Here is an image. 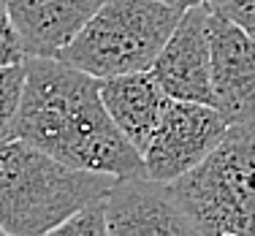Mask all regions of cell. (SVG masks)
<instances>
[{
  "label": "cell",
  "mask_w": 255,
  "mask_h": 236,
  "mask_svg": "<svg viewBox=\"0 0 255 236\" xmlns=\"http://www.w3.org/2000/svg\"><path fill=\"white\" fill-rule=\"evenodd\" d=\"M11 136L60 163L117 179L147 177L144 157L123 136L101 101V79L60 57L25 54V90Z\"/></svg>",
  "instance_id": "obj_1"
},
{
  "label": "cell",
  "mask_w": 255,
  "mask_h": 236,
  "mask_svg": "<svg viewBox=\"0 0 255 236\" xmlns=\"http://www.w3.org/2000/svg\"><path fill=\"white\" fill-rule=\"evenodd\" d=\"M163 3L174 5L177 11H185V8H190V5H204V3H209V0H163Z\"/></svg>",
  "instance_id": "obj_15"
},
{
  "label": "cell",
  "mask_w": 255,
  "mask_h": 236,
  "mask_svg": "<svg viewBox=\"0 0 255 236\" xmlns=\"http://www.w3.org/2000/svg\"><path fill=\"white\" fill-rule=\"evenodd\" d=\"M25 90V60L19 63H0V138L11 136L16 109Z\"/></svg>",
  "instance_id": "obj_11"
},
{
  "label": "cell",
  "mask_w": 255,
  "mask_h": 236,
  "mask_svg": "<svg viewBox=\"0 0 255 236\" xmlns=\"http://www.w3.org/2000/svg\"><path fill=\"white\" fill-rule=\"evenodd\" d=\"M25 54L57 57L106 0H3Z\"/></svg>",
  "instance_id": "obj_9"
},
{
  "label": "cell",
  "mask_w": 255,
  "mask_h": 236,
  "mask_svg": "<svg viewBox=\"0 0 255 236\" xmlns=\"http://www.w3.org/2000/svg\"><path fill=\"white\" fill-rule=\"evenodd\" d=\"M101 101L123 136L138 152H144L160 122L168 95L163 93L152 71H130L101 79Z\"/></svg>",
  "instance_id": "obj_10"
},
{
  "label": "cell",
  "mask_w": 255,
  "mask_h": 236,
  "mask_svg": "<svg viewBox=\"0 0 255 236\" xmlns=\"http://www.w3.org/2000/svg\"><path fill=\"white\" fill-rule=\"evenodd\" d=\"M226 130L228 122L215 106L168 98L160 122L141 152L147 177L157 182L179 179L217 147Z\"/></svg>",
  "instance_id": "obj_5"
},
{
  "label": "cell",
  "mask_w": 255,
  "mask_h": 236,
  "mask_svg": "<svg viewBox=\"0 0 255 236\" xmlns=\"http://www.w3.org/2000/svg\"><path fill=\"white\" fill-rule=\"evenodd\" d=\"M253 122H255V101H253Z\"/></svg>",
  "instance_id": "obj_16"
},
{
  "label": "cell",
  "mask_w": 255,
  "mask_h": 236,
  "mask_svg": "<svg viewBox=\"0 0 255 236\" xmlns=\"http://www.w3.org/2000/svg\"><path fill=\"white\" fill-rule=\"evenodd\" d=\"M54 236H109L106 223V193L84 207H79L71 217H65L57 228L52 231Z\"/></svg>",
  "instance_id": "obj_12"
},
{
  "label": "cell",
  "mask_w": 255,
  "mask_h": 236,
  "mask_svg": "<svg viewBox=\"0 0 255 236\" xmlns=\"http://www.w3.org/2000/svg\"><path fill=\"white\" fill-rule=\"evenodd\" d=\"M209 46L215 109L226 117L228 125L247 122L253 119L255 101V38L212 11Z\"/></svg>",
  "instance_id": "obj_8"
},
{
  "label": "cell",
  "mask_w": 255,
  "mask_h": 236,
  "mask_svg": "<svg viewBox=\"0 0 255 236\" xmlns=\"http://www.w3.org/2000/svg\"><path fill=\"white\" fill-rule=\"evenodd\" d=\"M209 14V3L185 8L168 41L157 52L149 71L168 98L215 106Z\"/></svg>",
  "instance_id": "obj_6"
},
{
  "label": "cell",
  "mask_w": 255,
  "mask_h": 236,
  "mask_svg": "<svg viewBox=\"0 0 255 236\" xmlns=\"http://www.w3.org/2000/svg\"><path fill=\"white\" fill-rule=\"evenodd\" d=\"M19 60H25V49L19 44V35H16L8 8L0 0V63H19Z\"/></svg>",
  "instance_id": "obj_14"
},
{
  "label": "cell",
  "mask_w": 255,
  "mask_h": 236,
  "mask_svg": "<svg viewBox=\"0 0 255 236\" xmlns=\"http://www.w3.org/2000/svg\"><path fill=\"white\" fill-rule=\"evenodd\" d=\"M179 16L163 0H106L57 57L95 79L149 71Z\"/></svg>",
  "instance_id": "obj_4"
},
{
  "label": "cell",
  "mask_w": 255,
  "mask_h": 236,
  "mask_svg": "<svg viewBox=\"0 0 255 236\" xmlns=\"http://www.w3.org/2000/svg\"><path fill=\"white\" fill-rule=\"evenodd\" d=\"M209 8L255 38V0H209Z\"/></svg>",
  "instance_id": "obj_13"
},
{
  "label": "cell",
  "mask_w": 255,
  "mask_h": 236,
  "mask_svg": "<svg viewBox=\"0 0 255 236\" xmlns=\"http://www.w3.org/2000/svg\"><path fill=\"white\" fill-rule=\"evenodd\" d=\"M114 182L112 174L65 166L30 141L5 136L0 138V231L5 236L52 234Z\"/></svg>",
  "instance_id": "obj_2"
},
{
  "label": "cell",
  "mask_w": 255,
  "mask_h": 236,
  "mask_svg": "<svg viewBox=\"0 0 255 236\" xmlns=\"http://www.w3.org/2000/svg\"><path fill=\"white\" fill-rule=\"evenodd\" d=\"M0 234H3V231H0Z\"/></svg>",
  "instance_id": "obj_17"
},
{
  "label": "cell",
  "mask_w": 255,
  "mask_h": 236,
  "mask_svg": "<svg viewBox=\"0 0 255 236\" xmlns=\"http://www.w3.org/2000/svg\"><path fill=\"white\" fill-rule=\"evenodd\" d=\"M201 236H255V122H234L217 147L168 182Z\"/></svg>",
  "instance_id": "obj_3"
},
{
  "label": "cell",
  "mask_w": 255,
  "mask_h": 236,
  "mask_svg": "<svg viewBox=\"0 0 255 236\" xmlns=\"http://www.w3.org/2000/svg\"><path fill=\"white\" fill-rule=\"evenodd\" d=\"M109 236H190L198 234L171 185L149 177L117 179L106 193Z\"/></svg>",
  "instance_id": "obj_7"
}]
</instances>
